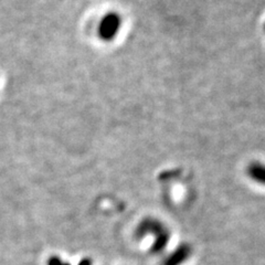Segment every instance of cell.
<instances>
[{
    "mask_svg": "<svg viewBox=\"0 0 265 265\" xmlns=\"http://www.w3.org/2000/svg\"><path fill=\"white\" fill-rule=\"evenodd\" d=\"M119 27V19L116 16H110L107 17L103 25H102V30H103V36L106 38L113 37L114 33H116Z\"/></svg>",
    "mask_w": 265,
    "mask_h": 265,
    "instance_id": "6da1fadb",
    "label": "cell"
}]
</instances>
